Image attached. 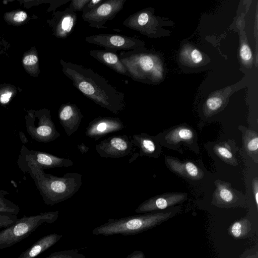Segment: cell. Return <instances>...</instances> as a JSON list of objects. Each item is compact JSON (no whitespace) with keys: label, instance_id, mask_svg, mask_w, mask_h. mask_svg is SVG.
I'll list each match as a JSON object with an SVG mask.
<instances>
[{"label":"cell","instance_id":"6da1fadb","mask_svg":"<svg viewBox=\"0 0 258 258\" xmlns=\"http://www.w3.org/2000/svg\"><path fill=\"white\" fill-rule=\"evenodd\" d=\"M63 74L85 97L114 114L125 107V95L108 80L90 68L60 60Z\"/></svg>","mask_w":258,"mask_h":258},{"label":"cell","instance_id":"7a4b0ae2","mask_svg":"<svg viewBox=\"0 0 258 258\" xmlns=\"http://www.w3.org/2000/svg\"><path fill=\"white\" fill-rule=\"evenodd\" d=\"M23 172L30 175L44 202L49 206L71 198L82 184V175L77 172H69L58 177L34 166H28Z\"/></svg>","mask_w":258,"mask_h":258},{"label":"cell","instance_id":"3957f363","mask_svg":"<svg viewBox=\"0 0 258 258\" xmlns=\"http://www.w3.org/2000/svg\"><path fill=\"white\" fill-rule=\"evenodd\" d=\"M174 215L172 211L150 212L118 219H109L107 222L93 229L92 233L94 235L103 236L137 234L159 225Z\"/></svg>","mask_w":258,"mask_h":258},{"label":"cell","instance_id":"277c9868","mask_svg":"<svg viewBox=\"0 0 258 258\" xmlns=\"http://www.w3.org/2000/svg\"><path fill=\"white\" fill-rule=\"evenodd\" d=\"M58 211L24 216L0 231V249L11 247L28 237L44 224H52L58 217Z\"/></svg>","mask_w":258,"mask_h":258},{"label":"cell","instance_id":"5b68a950","mask_svg":"<svg viewBox=\"0 0 258 258\" xmlns=\"http://www.w3.org/2000/svg\"><path fill=\"white\" fill-rule=\"evenodd\" d=\"M119 57L128 74V77L138 82L154 80L161 75L160 67L156 63L154 55L142 47L121 51Z\"/></svg>","mask_w":258,"mask_h":258},{"label":"cell","instance_id":"8992f818","mask_svg":"<svg viewBox=\"0 0 258 258\" xmlns=\"http://www.w3.org/2000/svg\"><path fill=\"white\" fill-rule=\"evenodd\" d=\"M26 128L31 138L39 142L49 143L60 136L51 118L50 111L46 109L29 112L26 117Z\"/></svg>","mask_w":258,"mask_h":258},{"label":"cell","instance_id":"52a82bcc","mask_svg":"<svg viewBox=\"0 0 258 258\" xmlns=\"http://www.w3.org/2000/svg\"><path fill=\"white\" fill-rule=\"evenodd\" d=\"M17 163L23 172L30 166H34L41 170L54 168L68 167L73 164L69 158L59 157L42 151L29 150L23 145L21 148Z\"/></svg>","mask_w":258,"mask_h":258},{"label":"cell","instance_id":"ba28073f","mask_svg":"<svg viewBox=\"0 0 258 258\" xmlns=\"http://www.w3.org/2000/svg\"><path fill=\"white\" fill-rule=\"evenodd\" d=\"M135 147L131 137L117 135L100 141L95 145V150L101 157L119 158L129 156Z\"/></svg>","mask_w":258,"mask_h":258},{"label":"cell","instance_id":"9c48e42d","mask_svg":"<svg viewBox=\"0 0 258 258\" xmlns=\"http://www.w3.org/2000/svg\"><path fill=\"white\" fill-rule=\"evenodd\" d=\"M126 0H106L91 11L83 13L82 19L90 27L97 29H106L104 25L112 20L123 8Z\"/></svg>","mask_w":258,"mask_h":258},{"label":"cell","instance_id":"30bf717a","mask_svg":"<svg viewBox=\"0 0 258 258\" xmlns=\"http://www.w3.org/2000/svg\"><path fill=\"white\" fill-rule=\"evenodd\" d=\"M86 42L102 46L106 50L116 52L118 50H131L142 47L143 42L135 37L115 34H100L87 36Z\"/></svg>","mask_w":258,"mask_h":258},{"label":"cell","instance_id":"8fae6325","mask_svg":"<svg viewBox=\"0 0 258 258\" xmlns=\"http://www.w3.org/2000/svg\"><path fill=\"white\" fill-rule=\"evenodd\" d=\"M186 199V193L169 192L157 195L141 203L135 212L146 213L163 210L182 203Z\"/></svg>","mask_w":258,"mask_h":258},{"label":"cell","instance_id":"7c38bea8","mask_svg":"<svg viewBox=\"0 0 258 258\" xmlns=\"http://www.w3.org/2000/svg\"><path fill=\"white\" fill-rule=\"evenodd\" d=\"M125 128L118 117L99 116L91 121L86 128V135L96 141L103 137Z\"/></svg>","mask_w":258,"mask_h":258},{"label":"cell","instance_id":"4fadbf2b","mask_svg":"<svg viewBox=\"0 0 258 258\" xmlns=\"http://www.w3.org/2000/svg\"><path fill=\"white\" fill-rule=\"evenodd\" d=\"M83 117L80 109L75 104H62L59 109V120L68 136L77 131Z\"/></svg>","mask_w":258,"mask_h":258},{"label":"cell","instance_id":"5bb4252c","mask_svg":"<svg viewBox=\"0 0 258 258\" xmlns=\"http://www.w3.org/2000/svg\"><path fill=\"white\" fill-rule=\"evenodd\" d=\"M76 12L67 7L56 13L54 19V33L57 37L65 39L73 32L77 22Z\"/></svg>","mask_w":258,"mask_h":258},{"label":"cell","instance_id":"9a60e30c","mask_svg":"<svg viewBox=\"0 0 258 258\" xmlns=\"http://www.w3.org/2000/svg\"><path fill=\"white\" fill-rule=\"evenodd\" d=\"M165 161L171 170L180 176L194 180L204 177L203 171L191 162H182L169 156L165 157Z\"/></svg>","mask_w":258,"mask_h":258},{"label":"cell","instance_id":"2e32d148","mask_svg":"<svg viewBox=\"0 0 258 258\" xmlns=\"http://www.w3.org/2000/svg\"><path fill=\"white\" fill-rule=\"evenodd\" d=\"M89 54L97 60L109 67L116 73L128 77L124 66L116 52L108 50H91Z\"/></svg>","mask_w":258,"mask_h":258},{"label":"cell","instance_id":"e0dca14e","mask_svg":"<svg viewBox=\"0 0 258 258\" xmlns=\"http://www.w3.org/2000/svg\"><path fill=\"white\" fill-rule=\"evenodd\" d=\"M133 143L139 149V156L157 157L160 152V147L155 137L145 133L134 135Z\"/></svg>","mask_w":258,"mask_h":258},{"label":"cell","instance_id":"ac0fdd59","mask_svg":"<svg viewBox=\"0 0 258 258\" xmlns=\"http://www.w3.org/2000/svg\"><path fill=\"white\" fill-rule=\"evenodd\" d=\"M62 237V234L55 233L45 235L22 252L18 258H35L54 245Z\"/></svg>","mask_w":258,"mask_h":258},{"label":"cell","instance_id":"d6986e66","mask_svg":"<svg viewBox=\"0 0 258 258\" xmlns=\"http://www.w3.org/2000/svg\"><path fill=\"white\" fill-rule=\"evenodd\" d=\"M216 189L213 195L212 203L217 205H230L234 204L237 200V196L231 184L216 180L215 182Z\"/></svg>","mask_w":258,"mask_h":258},{"label":"cell","instance_id":"ffe728a7","mask_svg":"<svg viewBox=\"0 0 258 258\" xmlns=\"http://www.w3.org/2000/svg\"><path fill=\"white\" fill-rule=\"evenodd\" d=\"M194 137V132L191 128L180 125L169 132L165 138L166 142L170 144H177L182 141L189 143L192 142Z\"/></svg>","mask_w":258,"mask_h":258},{"label":"cell","instance_id":"44dd1931","mask_svg":"<svg viewBox=\"0 0 258 258\" xmlns=\"http://www.w3.org/2000/svg\"><path fill=\"white\" fill-rule=\"evenodd\" d=\"M244 148L247 154L257 163L258 135L255 131L246 129L243 137Z\"/></svg>","mask_w":258,"mask_h":258},{"label":"cell","instance_id":"7402d4cb","mask_svg":"<svg viewBox=\"0 0 258 258\" xmlns=\"http://www.w3.org/2000/svg\"><path fill=\"white\" fill-rule=\"evenodd\" d=\"M9 193L4 190H0V213L17 215L20 212V208L10 200L5 198Z\"/></svg>","mask_w":258,"mask_h":258},{"label":"cell","instance_id":"603a6c76","mask_svg":"<svg viewBox=\"0 0 258 258\" xmlns=\"http://www.w3.org/2000/svg\"><path fill=\"white\" fill-rule=\"evenodd\" d=\"M250 229V225L247 219H242L234 222L230 228V234L235 238H242Z\"/></svg>","mask_w":258,"mask_h":258},{"label":"cell","instance_id":"cb8c5ba5","mask_svg":"<svg viewBox=\"0 0 258 258\" xmlns=\"http://www.w3.org/2000/svg\"><path fill=\"white\" fill-rule=\"evenodd\" d=\"M215 153L222 160L232 165L236 166L238 164L237 160L232 153L226 146L220 144L215 145L214 147Z\"/></svg>","mask_w":258,"mask_h":258},{"label":"cell","instance_id":"d4e9b609","mask_svg":"<svg viewBox=\"0 0 258 258\" xmlns=\"http://www.w3.org/2000/svg\"><path fill=\"white\" fill-rule=\"evenodd\" d=\"M79 251V249L60 250L52 253L44 258H85V255Z\"/></svg>","mask_w":258,"mask_h":258},{"label":"cell","instance_id":"484cf974","mask_svg":"<svg viewBox=\"0 0 258 258\" xmlns=\"http://www.w3.org/2000/svg\"><path fill=\"white\" fill-rule=\"evenodd\" d=\"M18 219L16 215L0 213V228H6Z\"/></svg>","mask_w":258,"mask_h":258},{"label":"cell","instance_id":"4316f807","mask_svg":"<svg viewBox=\"0 0 258 258\" xmlns=\"http://www.w3.org/2000/svg\"><path fill=\"white\" fill-rule=\"evenodd\" d=\"M222 100L218 97L209 98L206 101V107L209 111L214 112L218 110L222 105Z\"/></svg>","mask_w":258,"mask_h":258},{"label":"cell","instance_id":"83f0119b","mask_svg":"<svg viewBox=\"0 0 258 258\" xmlns=\"http://www.w3.org/2000/svg\"><path fill=\"white\" fill-rule=\"evenodd\" d=\"M89 1L90 0H72L68 7L75 12L77 11H82L84 7Z\"/></svg>","mask_w":258,"mask_h":258},{"label":"cell","instance_id":"f1b7e54d","mask_svg":"<svg viewBox=\"0 0 258 258\" xmlns=\"http://www.w3.org/2000/svg\"><path fill=\"white\" fill-rule=\"evenodd\" d=\"M240 55L244 61H248L251 59L252 53L248 45L246 44L242 45L240 50Z\"/></svg>","mask_w":258,"mask_h":258},{"label":"cell","instance_id":"f546056e","mask_svg":"<svg viewBox=\"0 0 258 258\" xmlns=\"http://www.w3.org/2000/svg\"><path fill=\"white\" fill-rule=\"evenodd\" d=\"M104 1V0H90L85 5L82 12L83 13H88L96 8Z\"/></svg>","mask_w":258,"mask_h":258},{"label":"cell","instance_id":"4dcf8cb0","mask_svg":"<svg viewBox=\"0 0 258 258\" xmlns=\"http://www.w3.org/2000/svg\"><path fill=\"white\" fill-rule=\"evenodd\" d=\"M190 58L194 63H199L203 60V55L198 50L194 49L191 52Z\"/></svg>","mask_w":258,"mask_h":258},{"label":"cell","instance_id":"1f68e13d","mask_svg":"<svg viewBox=\"0 0 258 258\" xmlns=\"http://www.w3.org/2000/svg\"><path fill=\"white\" fill-rule=\"evenodd\" d=\"M38 61V58L35 55L30 54L25 56L23 59V63L26 66L35 64Z\"/></svg>","mask_w":258,"mask_h":258},{"label":"cell","instance_id":"d6a6232c","mask_svg":"<svg viewBox=\"0 0 258 258\" xmlns=\"http://www.w3.org/2000/svg\"><path fill=\"white\" fill-rule=\"evenodd\" d=\"M252 188L256 204L258 205V179L257 177L253 179L252 181Z\"/></svg>","mask_w":258,"mask_h":258},{"label":"cell","instance_id":"836d02e7","mask_svg":"<svg viewBox=\"0 0 258 258\" xmlns=\"http://www.w3.org/2000/svg\"><path fill=\"white\" fill-rule=\"evenodd\" d=\"M27 17V14L23 11H20L16 13L14 16V21L20 22L24 21Z\"/></svg>","mask_w":258,"mask_h":258},{"label":"cell","instance_id":"e575fe53","mask_svg":"<svg viewBox=\"0 0 258 258\" xmlns=\"http://www.w3.org/2000/svg\"><path fill=\"white\" fill-rule=\"evenodd\" d=\"M12 95L11 92H7L1 95L0 97V102L2 104L7 103Z\"/></svg>","mask_w":258,"mask_h":258},{"label":"cell","instance_id":"d590c367","mask_svg":"<svg viewBox=\"0 0 258 258\" xmlns=\"http://www.w3.org/2000/svg\"><path fill=\"white\" fill-rule=\"evenodd\" d=\"M126 258H145V254L141 251L135 250L129 254Z\"/></svg>","mask_w":258,"mask_h":258},{"label":"cell","instance_id":"8d00e7d4","mask_svg":"<svg viewBox=\"0 0 258 258\" xmlns=\"http://www.w3.org/2000/svg\"><path fill=\"white\" fill-rule=\"evenodd\" d=\"M77 147L82 154L87 153L89 150V148L86 146L83 143L78 145Z\"/></svg>","mask_w":258,"mask_h":258},{"label":"cell","instance_id":"74e56055","mask_svg":"<svg viewBox=\"0 0 258 258\" xmlns=\"http://www.w3.org/2000/svg\"><path fill=\"white\" fill-rule=\"evenodd\" d=\"M248 258H251V257H248Z\"/></svg>","mask_w":258,"mask_h":258}]
</instances>
